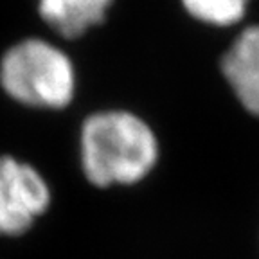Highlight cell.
Here are the masks:
<instances>
[{
    "label": "cell",
    "mask_w": 259,
    "mask_h": 259,
    "mask_svg": "<svg viewBox=\"0 0 259 259\" xmlns=\"http://www.w3.org/2000/svg\"><path fill=\"white\" fill-rule=\"evenodd\" d=\"M112 0H38L41 20L63 38H79L105 20Z\"/></svg>",
    "instance_id": "obj_5"
},
{
    "label": "cell",
    "mask_w": 259,
    "mask_h": 259,
    "mask_svg": "<svg viewBox=\"0 0 259 259\" xmlns=\"http://www.w3.org/2000/svg\"><path fill=\"white\" fill-rule=\"evenodd\" d=\"M83 173L97 187L132 186L158 160V141L144 119L126 110H103L85 119L79 134Z\"/></svg>",
    "instance_id": "obj_1"
},
{
    "label": "cell",
    "mask_w": 259,
    "mask_h": 259,
    "mask_svg": "<svg viewBox=\"0 0 259 259\" xmlns=\"http://www.w3.org/2000/svg\"><path fill=\"white\" fill-rule=\"evenodd\" d=\"M186 9L202 22L212 25L236 24L247 9L248 0H182Z\"/></svg>",
    "instance_id": "obj_6"
},
{
    "label": "cell",
    "mask_w": 259,
    "mask_h": 259,
    "mask_svg": "<svg viewBox=\"0 0 259 259\" xmlns=\"http://www.w3.org/2000/svg\"><path fill=\"white\" fill-rule=\"evenodd\" d=\"M222 72L243 108L259 115V25L236 38L222 60Z\"/></svg>",
    "instance_id": "obj_4"
},
{
    "label": "cell",
    "mask_w": 259,
    "mask_h": 259,
    "mask_svg": "<svg viewBox=\"0 0 259 259\" xmlns=\"http://www.w3.org/2000/svg\"><path fill=\"white\" fill-rule=\"evenodd\" d=\"M51 205V189L38 169L9 155L0 157V236L27 232Z\"/></svg>",
    "instance_id": "obj_3"
},
{
    "label": "cell",
    "mask_w": 259,
    "mask_h": 259,
    "mask_svg": "<svg viewBox=\"0 0 259 259\" xmlns=\"http://www.w3.org/2000/svg\"><path fill=\"white\" fill-rule=\"evenodd\" d=\"M0 87L24 106L60 110L74 99L76 72L70 58L58 45L25 38L0 58Z\"/></svg>",
    "instance_id": "obj_2"
}]
</instances>
